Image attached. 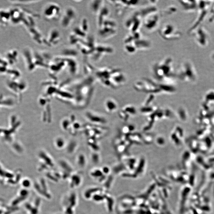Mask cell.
I'll list each match as a JSON object with an SVG mask.
<instances>
[{"label":"cell","mask_w":214,"mask_h":214,"mask_svg":"<svg viewBox=\"0 0 214 214\" xmlns=\"http://www.w3.org/2000/svg\"><path fill=\"white\" fill-rule=\"evenodd\" d=\"M151 72L155 80L163 83L171 85L176 77L173 60L170 57H166L155 63Z\"/></svg>","instance_id":"6da1fadb"},{"label":"cell","mask_w":214,"mask_h":214,"mask_svg":"<svg viewBox=\"0 0 214 214\" xmlns=\"http://www.w3.org/2000/svg\"><path fill=\"white\" fill-rule=\"evenodd\" d=\"M97 73L102 83L108 87L117 89L121 87L126 81V77L124 73L118 67H103L100 69Z\"/></svg>","instance_id":"7a4b0ae2"},{"label":"cell","mask_w":214,"mask_h":214,"mask_svg":"<svg viewBox=\"0 0 214 214\" xmlns=\"http://www.w3.org/2000/svg\"><path fill=\"white\" fill-rule=\"evenodd\" d=\"M138 91L150 93H171L175 91L173 86L163 83L148 78H142L136 81L134 85Z\"/></svg>","instance_id":"3957f363"},{"label":"cell","mask_w":214,"mask_h":214,"mask_svg":"<svg viewBox=\"0 0 214 214\" xmlns=\"http://www.w3.org/2000/svg\"><path fill=\"white\" fill-rule=\"evenodd\" d=\"M124 43L125 51L129 54L148 50L151 47L150 41L143 37L141 31L129 33L124 39Z\"/></svg>","instance_id":"277c9868"},{"label":"cell","mask_w":214,"mask_h":214,"mask_svg":"<svg viewBox=\"0 0 214 214\" xmlns=\"http://www.w3.org/2000/svg\"><path fill=\"white\" fill-rule=\"evenodd\" d=\"M176 73V77L186 82H194L198 77L195 65L190 60H186L182 62Z\"/></svg>","instance_id":"5b68a950"},{"label":"cell","mask_w":214,"mask_h":214,"mask_svg":"<svg viewBox=\"0 0 214 214\" xmlns=\"http://www.w3.org/2000/svg\"><path fill=\"white\" fill-rule=\"evenodd\" d=\"M158 33L162 38L167 41L177 40L182 35L179 29L171 23H165L162 25L158 29Z\"/></svg>","instance_id":"8992f818"},{"label":"cell","mask_w":214,"mask_h":214,"mask_svg":"<svg viewBox=\"0 0 214 214\" xmlns=\"http://www.w3.org/2000/svg\"><path fill=\"white\" fill-rule=\"evenodd\" d=\"M193 39L199 47L205 48L209 45L211 37L208 31L202 25H199L191 30Z\"/></svg>","instance_id":"52a82bcc"},{"label":"cell","mask_w":214,"mask_h":214,"mask_svg":"<svg viewBox=\"0 0 214 214\" xmlns=\"http://www.w3.org/2000/svg\"><path fill=\"white\" fill-rule=\"evenodd\" d=\"M100 25L101 29L100 30V33L104 38H110L115 36L117 33V23L113 18L109 17Z\"/></svg>","instance_id":"ba28073f"},{"label":"cell","mask_w":214,"mask_h":214,"mask_svg":"<svg viewBox=\"0 0 214 214\" xmlns=\"http://www.w3.org/2000/svg\"><path fill=\"white\" fill-rule=\"evenodd\" d=\"M143 19L141 14L136 11L125 22V26L129 32L141 31Z\"/></svg>","instance_id":"9c48e42d"},{"label":"cell","mask_w":214,"mask_h":214,"mask_svg":"<svg viewBox=\"0 0 214 214\" xmlns=\"http://www.w3.org/2000/svg\"><path fill=\"white\" fill-rule=\"evenodd\" d=\"M196 1H179L182 10L186 12H195L198 9V3Z\"/></svg>","instance_id":"30bf717a"},{"label":"cell","mask_w":214,"mask_h":214,"mask_svg":"<svg viewBox=\"0 0 214 214\" xmlns=\"http://www.w3.org/2000/svg\"><path fill=\"white\" fill-rule=\"evenodd\" d=\"M105 107L107 111L113 113L117 109V104L113 99H109L105 102Z\"/></svg>","instance_id":"8fae6325"},{"label":"cell","mask_w":214,"mask_h":214,"mask_svg":"<svg viewBox=\"0 0 214 214\" xmlns=\"http://www.w3.org/2000/svg\"><path fill=\"white\" fill-rule=\"evenodd\" d=\"M123 110L129 117L130 115H135L137 113V111L135 107L131 105L126 106Z\"/></svg>","instance_id":"7c38bea8"},{"label":"cell","mask_w":214,"mask_h":214,"mask_svg":"<svg viewBox=\"0 0 214 214\" xmlns=\"http://www.w3.org/2000/svg\"><path fill=\"white\" fill-rule=\"evenodd\" d=\"M135 127L133 125H128L125 126L123 128V133H128L130 131H132L133 130L135 129Z\"/></svg>","instance_id":"4fadbf2b"},{"label":"cell","mask_w":214,"mask_h":214,"mask_svg":"<svg viewBox=\"0 0 214 214\" xmlns=\"http://www.w3.org/2000/svg\"><path fill=\"white\" fill-rule=\"evenodd\" d=\"M156 144L159 146H163L165 144V140L163 137H159L157 138L156 141Z\"/></svg>","instance_id":"5bb4252c"},{"label":"cell","mask_w":214,"mask_h":214,"mask_svg":"<svg viewBox=\"0 0 214 214\" xmlns=\"http://www.w3.org/2000/svg\"><path fill=\"white\" fill-rule=\"evenodd\" d=\"M210 58L211 61L214 63V50L211 54Z\"/></svg>","instance_id":"9a60e30c"}]
</instances>
